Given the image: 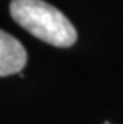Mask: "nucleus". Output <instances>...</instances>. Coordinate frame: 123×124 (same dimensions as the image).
<instances>
[{
  "instance_id": "f257e3e1",
  "label": "nucleus",
  "mask_w": 123,
  "mask_h": 124,
  "mask_svg": "<svg viewBox=\"0 0 123 124\" xmlns=\"http://www.w3.org/2000/svg\"><path fill=\"white\" fill-rule=\"evenodd\" d=\"M10 15L21 27L38 40L58 48L77 41V30L62 11L43 0H11Z\"/></svg>"
},
{
  "instance_id": "f03ea898",
  "label": "nucleus",
  "mask_w": 123,
  "mask_h": 124,
  "mask_svg": "<svg viewBox=\"0 0 123 124\" xmlns=\"http://www.w3.org/2000/svg\"><path fill=\"white\" fill-rule=\"evenodd\" d=\"M27 62V53L21 41L0 29V77L21 73Z\"/></svg>"
},
{
  "instance_id": "7ed1b4c3",
  "label": "nucleus",
  "mask_w": 123,
  "mask_h": 124,
  "mask_svg": "<svg viewBox=\"0 0 123 124\" xmlns=\"http://www.w3.org/2000/svg\"><path fill=\"white\" fill-rule=\"evenodd\" d=\"M104 124H110V123H107V121H105V123H104Z\"/></svg>"
}]
</instances>
